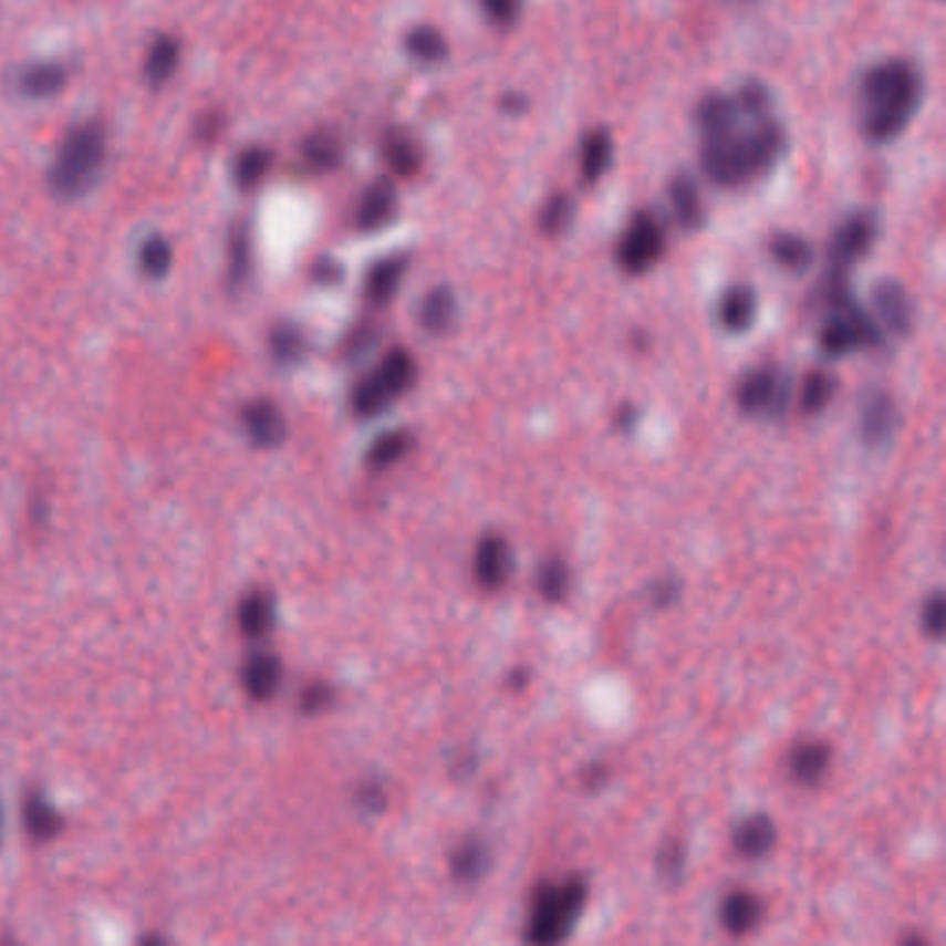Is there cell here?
<instances>
[{
	"label": "cell",
	"mask_w": 946,
	"mask_h": 946,
	"mask_svg": "<svg viewBox=\"0 0 946 946\" xmlns=\"http://www.w3.org/2000/svg\"><path fill=\"white\" fill-rule=\"evenodd\" d=\"M703 173L721 187H739L768 174L786 152V129L760 82L734 93H710L695 110Z\"/></svg>",
	"instance_id": "obj_1"
},
{
	"label": "cell",
	"mask_w": 946,
	"mask_h": 946,
	"mask_svg": "<svg viewBox=\"0 0 946 946\" xmlns=\"http://www.w3.org/2000/svg\"><path fill=\"white\" fill-rule=\"evenodd\" d=\"M924 80L907 60L893 58L874 63L860 80V126L874 145L898 139L923 102Z\"/></svg>",
	"instance_id": "obj_2"
},
{
	"label": "cell",
	"mask_w": 946,
	"mask_h": 946,
	"mask_svg": "<svg viewBox=\"0 0 946 946\" xmlns=\"http://www.w3.org/2000/svg\"><path fill=\"white\" fill-rule=\"evenodd\" d=\"M107 141L106 126L96 118H85L69 129L46 174L58 200L73 202L95 189L106 167Z\"/></svg>",
	"instance_id": "obj_3"
},
{
	"label": "cell",
	"mask_w": 946,
	"mask_h": 946,
	"mask_svg": "<svg viewBox=\"0 0 946 946\" xmlns=\"http://www.w3.org/2000/svg\"><path fill=\"white\" fill-rule=\"evenodd\" d=\"M589 901V884L581 876L540 885L532 898L527 935L537 945H554L572 934Z\"/></svg>",
	"instance_id": "obj_4"
},
{
	"label": "cell",
	"mask_w": 946,
	"mask_h": 946,
	"mask_svg": "<svg viewBox=\"0 0 946 946\" xmlns=\"http://www.w3.org/2000/svg\"><path fill=\"white\" fill-rule=\"evenodd\" d=\"M666 250V233L651 214L634 215L617 245L616 259L623 272L645 274L653 269Z\"/></svg>",
	"instance_id": "obj_5"
},
{
	"label": "cell",
	"mask_w": 946,
	"mask_h": 946,
	"mask_svg": "<svg viewBox=\"0 0 946 946\" xmlns=\"http://www.w3.org/2000/svg\"><path fill=\"white\" fill-rule=\"evenodd\" d=\"M790 398V377L773 366L750 370L736 388L738 407L747 415L780 416Z\"/></svg>",
	"instance_id": "obj_6"
},
{
	"label": "cell",
	"mask_w": 946,
	"mask_h": 946,
	"mask_svg": "<svg viewBox=\"0 0 946 946\" xmlns=\"http://www.w3.org/2000/svg\"><path fill=\"white\" fill-rule=\"evenodd\" d=\"M879 222L871 211H857L843 220L830 241V272L846 274V269L873 247Z\"/></svg>",
	"instance_id": "obj_7"
},
{
	"label": "cell",
	"mask_w": 946,
	"mask_h": 946,
	"mask_svg": "<svg viewBox=\"0 0 946 946\" xmlns=\"http://www.w3.org/2000/svg\"><path fill=\"white\" fill-rule=\"evenodd\" d=\"M241 426L248 440L259 449H274L285 443L289 426L283 410L267 398L248 402L241 409Z\"/></svg>",
	"instance_id": "obj_8"
},
{
	"label": "cell",
	"mask_w": 946,
	"mask_h": 946,
	"mask_svg": "<svg viewBox=\"0 0 946 946\" xmlns=\"http://www.w3.org/2000/svg\"><path fill=\"white\" fill-rule=\"evenodd\" d=\"M398 211V191L393 179L380 178L366 187L355 208V226L363 233H377L393 222Z\"/></svg>",
	"instance_id": "obj_9"
},
{
	"label": "cell",
	"mask_w": 946,
	"mask_h": 946,
	"mask_svg": "<svg viewBox=\"0 0 946 946\" xmlns=\"http://www.w3.org/2000/svg\"><path fill=\"white\" fill-rule=\"evenodd\" d=\"M407 270H409V259L402 253H391L385 258L375 259L364 274V300L374 308L388 305L404 285Z\"/></svg>",
	"instance_id": "obj_10"
},
{
	"label": "cell",
	"mask_w": 946,
	"mask_h": 946,
	"mask_svg": "<svg viewBox=\"0 0 946 946\" xmlns=\"http://www.w3.org/2000/svg\"><path fill=\"white\" fill-rule=\"evenodd\" d=\"M67 82L69 69L54 60L29 63L19 69L13 79L19 95L27 96L30 101H46L58 96L65 90Z\"/></svg>",
	"instance_id": "obj_11"
},
{
	"label": "cell",
	"mask_w": 946,
	"mask_h": 946,
	"mask_svg": "<svg viewBox=\"0 0 946 946\" xmlns=\"http://www.w3.org/2000/svg\"><path fill=\"white\" fill-rule=\"evenodd\" d=\"M898 410L890 394L873 391L863 399L860 410V435L869 446H884L895 435Z\"/></svg>",
	"instance_id": "obj_12"
},
{
	"label": "cell",
	"mask_w": 946,
	"mask_h": 946,
	"mask_svg": "<svg viewBox=\"0 0 946 946\" xmlns=\"http://www.w3.org/2000/svg\"><path fill=\"white\" fill-rule=\"evenodd\" d=\"M874 313L893 335H907L913 328V305L906 289L893 280L880 281L873 289Z\"/></svg>",
	"instance_id": "obj_13"
},
{
	"label": "cell",
	"mask_w": 946,
	"mask_h": 946,
	"mask_svg": "<svg viewBox=\"0 0 946 946\" xmlns=\"http://www.w3.org/2000/svg\"><path fill=\"white\" fill-rule=\"evenodd\" d=\"M474 570L482 589H501L512 570V553L507 540L499 534H488L482 538L476 549Z\"/></svg>",
	"instance_id": "obj_14"
},
{
	"label": "cell",
	"mask_w": 946,
	"mask_h": 946,
	"mask_svg": "<svg viewBox=\"0 0 946 946\" xmlns=\"http://www.w3.org/2000/svg\"><path fill=\"white\" fill-rule=\"evenodd\" d=\"M374 375L394 402L409 394L418 382V364L413 353L405 347H393L383 355Z\"/></svg>",
	"instance_id": "obj_15"
},
{
	"label": "cell",
	"mask_w": 946,
	"mask_h": 946,
	"mask_svg": "<svg viewBox=\"0 0 946 946\" xmlns=\"http://www.w3.org/2000/svg\"><path fill=\"white\" fill-rule=\"evenodd\" d=\"M777 838L779 834H777L773 819L766 813H756L744 819L734 829L732 845L739 856L745 860H760L773 851Z\"/></svg>",
	"instance_id": "obj_16"
},
{
	"label": "cell",
	"mask_w": 946,
	"mask_h": 946,
	"mask_svg": "<svg viewBox=\"0 0 946 946\" xmlns=\"http://www.w3.org/2000/svg\"><path fill=\"white\" fill-rule=\"evenodd\" d=\"M459 314V302L449 287H433L422 298L418 322L427 335H446L454 328Z\"/></svg>",
	"instance_id": "obj_17"
},
{
	"label": "cell",
	"mask_w": 946,
	"mask_h": 946,
	"mask_svg": "<svg viewBox=\"0 0 946 946\" xmlns=\"http://www.w3.org/2000/svg\"><path fill=\"white\" fill-rule=\"evenodd\" d=\"M832 762V750L824 741H802L791 750L790 775L797 784L818 786Z\"/></svg>",
	"instance_id": "obj_18"
},
{
	"label": "cell",
	"mask_w": 946,
	"mask_h": 946,
	"mask_svg": "<svg viewBox=\"0 0 946 946\" xmlns=\"http://www.w3.org/2000/svg\"><path fill=\"white\" fill-rule=\"evenodd\" d=\"M667 197L678 225L684 230H699L705 222V206L695 179L688 174H677L667 185Z\"/></svg>",
	"instance_id": "obj_19"
},
{
	"label": "cell",
	"mask_w": 946,
	"mask_h": 946,
	"mask_svg": "<svg viewBox=\"0 0 946 946\" xmlns=\"http://www.w3.org/2000/svg\"><path fill=\"white\" fill-rule=\"evenodd\" d=\"M763 906L758 896L749 891H732L723 898L719 907V921L728 934L745 935L762 921Z\"/></svg>",
	"instance_id": "obj_20"
},
{
	"label": "cell",
	"mask_w": 946,
	"mask_h": 946,
	"mask_svg": "<svg viewBox=\"0 0 946 946\" xmlns=\"http://www.w3.org/2000/svg\"><path fill=\"white\" fill-rule=\"evenodd\" d=\"M179 58H181L179 41L174 35H157L148 46L145 63H143L146 84L150 85L152 90H159L168 84L178 71Z\"/></svg>",
	"instance_id": "obj_21"
},
{
	"label": "cell",
	"mask_w": 946,
	"mask_h": 946,
	"mask_svg": "<svg viewBox=\"0 0 946 946\" xmlns=\"http://www.w3.org/2000/svg\"><path fill=\"white\" fill-rule=\"evenodd\" d=\"M253 274V237L247 222L233 226L228 237V283L241 291Z\"/></svg>",
	"instance_id": "obj_22"
},
{
	"label": "cell",
	"mask_w": 946,
	"mask_h": 946,
	"mask_svg": "<svg viewBox=\"0 0 946 946\" xmlns=\"http://www.w3.org/2000/svg\"><path fill=\"white\" fill-rule=\"evenodd\" d=\"M755 316L756 294L750 287H730L717 305V319L728 333H745L750 330Z\"/></svg>",
	"instance_id": "obj_23"
},
{
	"label": "cell",
	"mask_w": 946,
	"mask_h": 946,
	"mask_svg": "<svg viewBox=\"0 0 946 946\" xmlns=\"http://www.w3.org/2000/svg\"><path fill=\"white\" fill-rule=\"evenodd\" d=\"M612 159H614V141L609 129L597 128L586 134L579 154L581 176L584 181L590 185L597 184L611 168Z\"/></svg>",
	"instance_id": "obj_24"
},
{
	"label": "cell",
	"mask_w": 946,
	"mask_h": 946,
	"mask_svg": "<svg viewBox=\"0 0 946 946\" xmlns=\"http://www.w3.org/2000/svg\"><path fill=\"white\" fill-rule=\"evenodd\" d=\"M413 444H415L413 435L405 429H391V432L382 433L372 440L368 449H366L364 462L370 470H388V468L399 465L410 454Z\"/></svg>",
	"instance_id": "obj_25"
},
{
	"label": "cell",
	"mask_w": 946,
	"mask_h": 946,
	"mask_svg": "<svg viewBox=\"0 0 946 946\" xmlns=\"http://www.w3.org/2000/svg\"><path fill=\"white\" fill-rule=\"evenodd\" d=\"M24 829L35 841L56 838L63 829V818L41 791H32L24 799Z\"/></svg>",
	"instance_id": "obj_26"
},
{
	"label": "cell",
	"mask_w": 946,
	"mask_h": 946,
	"mask_svg": "<svg viewBox=\"0 0 946 946\" xmlns=\"http://www.w3.org/2000/svg\"><path fill=\"white\" fill-rule=\"evenodd\" d=\"M383 157L396 178H415L422 168V152L409 135L388 132L383 139Z\"/></svg>",
	"instance_id": "obj_27"
},
{
	"label": "cell",
	"mask_w": 946,
	"mask_h": 946,
	"mask_svg": "<svg viewBox=\"0 0 946 946\" xmlns=\"http://www.w3.org/2000/svg\"><path fill=\"white\" fill-rule=\"evenodd\" d=\"M308 336L302 328L292 322H280L269 335V353L280 366H294L302 363L308 353Z\"/></svg>",
	"instance_id": "obj_28"
},
{
	"label": "cell",
	"mask_w": 946,
	"mask_h": 946,
	"mask_svg": "<svg viewBox=\"0 0 946 946\" xmlns=\"http://www.w3.org/2000/svg\"><path fill=\"white\" fill-rule=\"evenodd\" d=\"M393 404V396L383 388L374 372L363 375L350 391V407L363 420L382 416Z\"/></svg>",
	"instance_id": "obj_29"
},
{
	"label": "cell",
	"mask_w": 946,
	"mask_h": 946,
	"mask_svg": "<svg viewBox=\"0 0 946 946\" xmlns=\"http://www.w3.org/2000/svg\"><path fill=\"white\" fill-rule=\"evenodd\" d=\"M281 664L274 655L259 653L245 666V686L253 699H269L280 686Z\"/></svg>",
	"instance_id": "obj_30"
},
{
	"label": "cell",
	"mask_w": 946,
	"mask_h": 946,
	"mask_svg": "<svg viewBox=\"0 0 946 946\" xmlns=\"http://www.w3.org/2000/svg\"><path fill=\"white\" fill-rule=\"evenodd\" d=\"M272 152L267 150L263 146H250L247 150H242L233 162V181L241 191H252L259 184L267 178L270 167H272Z\"/></svg>",
	"instance_id": "obj_31"
},
{
	"label": "cell",
	"mask_w": 946,
	"mask_h": 946,
	"mask_svg": "<svg viewBox=\"0 0 946 946\" xmlns=\"http://www.w3.org/2000/svg\"><path fill=\"white\" fill-rule=\"evenodd\" d=\"M174 248L163 236L146 237L137 250V269L146 280L159 281L170 272Z\"/></svg>",
	"instance_id": "obj_32"
},
{
	"label": "cell",
	"mask_w": 946,
	"mask_h": 946,
	"mask_svg": "<svg viewBox=\"0 0 946 946\" xmlns=\"http://www.w3.org/2000/svg\"><path fill=\"white\" fill-rule=\"evenodd\" d=\"M302 156L305 167L311 168L313 173H333L342 162L341 141L325 132L309 135L308 139L303 141Z\"/></svg>",
	"instance_id": "obj_33"
},
{
	"label": "cell",
	"mask_w": 946,
	"mask_h": 946,
	"mask_svg": "<svg viewBox=\"0 0 946 946\" xmlns=\"http://www.w3.org/2000/svg\"><path fill=\"white\" fill-rule=\"evenodd\" d=\"M769 253L782 269L804 272L813 263V248L796 233H779L769 242Z\"/></svg>",
	"instance_id": "obj_34"
},
{
	"label": "cell",
	"mask_w": 946,
	"mask_h": 946,
	"mask_svg": "<svg viewBox=\"0 0 946 946\" xmlns=\"http://www.w3.org/2000/svg\"><path fill=\"white\" fill-rule=\"evenodd\" d=\"M405 49L410 56L424 63L443 62L448 56V41L433 27H416L405 38Z\"/></svg>",
	"instance_id": "obj_35"
},
{
	"label": "cell",
	"mask_w": 946,
	"mask_h": 946,
	"mask_svg": "<svg viewBox=\"0 0 946 946\" xmlns=\"http://www.w3.org/2000/svg\"><path fill=\"white\" fill-rule=\"evenodd\" d=\"M272 620H274V611H272V601L269 595L256 592L242 601L239 609L242 633L248 636H261L269 631Z\"/></svg>",
	"instance_id": "obj_36"
},
{
	"label": "cell",
	"mask_w": 946,
	"mask_h": 946,
	"mask_svg": "<svg viewBox=\"0 0 946 946\" xmlns=\"http://www.w3.org/2000/svg\"><path fill=\"white\" fill-rule=\"evenodd\" d=\"M835 380L824 372H813L808 375L807 382L802 383L801 410L804 415H818L834 398Z\"/></svg>",
	"instance_id": "obj_37"
},
{
	"label": "cell",
	"mask_w": 946,
	"mask_h": 946,
	"mask_svg": "<svg viewBox=\"0 0 946 946\" xmlns=\"http://www.w3.org/2000/svg\"><path fill=\"white\" fill-rule=\"evenodd\" d=\"M573 214H575V204L572 197H568L564 193L553 195L548 202L543 204L540 217H538V228L545 236H559L562 231L572 225Z\"/></svg>",
	"instance_id": "obj_38"
},
{
	"label": "cell",
	"mask_w": 946,
	"mask_h": 946,
	"mask_svg": "<svg viewBox=\"0 0 946 946\" xmlns=\"http://www.w3.org/2000/svg\"><path fill=\"white\" fill-rule=\"evenodd\" d=\"M570 589V572L568 565L560 559H549L540 565L538 572V590L551 603L564 600Z\"/></svg>",
	"instance_id": "obj_39"
},
{
	"label": "cell",
	"mask_w": 946,
	"mask_h": 946,
	"mask_svg": "<svg viewBox=\"0 0 946 946\" xmlns=\"http://www.w3.org/2000/svg\"><path fill=\"white\" fill-rule=\"evenodd\" d=\"M487 849L481 843L474 841V843H466V845L460 846L459 851L455 852L451 867H454L457 879L468 882V880L479 879L487 867Z\"/></svg>",
	"instance_id": "obj_40"
},
{
	"label": "cell",
	"mask_w": 946,
	"mask_h": 946,
	"mask_svg": "<svg viewBox=\"0 0 946 946\" xmlns=\"http://www.w3.org/2000/svg\"><path fill=\"white\" fill-rule=\"evenodd\" d=\"M684 863H686V854H684L683 841H666L658 852V857H656V865H658V873L662 874V879L669 884H678L684 873Z\"/></svg>",
	"instance_id": "obj_41"
},
{
	"label": "cell",
	"mask_w": 946,
	"mask_h": 946,
	"mask_svg": "<svg viewBox=\"0 0 946 946\" xmlns=\"http://www.w3.org/2000/svg\"><path fill=\"white\" fill-rule=\"evenodd\" d=\"M380 335H382V331H380V328L374 322L366 320V322L355 325L347 333L346 342H344V350H346L347 357L358 358L368 355L377 346Z\"/></svg>",
	"instance_id": "obj_42"
},
{
	"label": "cell",
	"mask_w": 946,
	"mask_h": 946,
	"mask_svg": "<svg viewBox=\"0 0 946 946\" xmlns=\"http://www.w3.org/2000/svg\"><path fill=\"white\" fill-rule=\"evenodd\" d=\"M481 8L496 27L509 29L520 19L523 2L521 0H481Z\"/></svg>",
	"instance_id": "obj_43"
},
{
	"label": "cell",
	"mask_w": 946,
	"mask_h": 946,
	"mask_svg": "<svg viewBox=\"0 0 946 946\" xmlns=\"http://www.w3.org/2000/svg\"><path fill=\"white\" fill-rule=\"evenodd\" d=\"M945 606L943 594L932 595L924 605L923 625L929 638H940L945 633Z\"/></svg>",
	"instance_id": "obj_44"
},
{
	"label": "cell",
	"mask_w": 946,
	"mask_h": 946,
	"mask_svg": "<svg viewBox=\"0 0 946 946\" xmlns=\"http://www.w3.org/2000/svg\"><path fill=\"white\" fill-rule=\"evenodd\" d=\"M311 278L320 287H336L344 278V269L335 258H319L311 267Z\"/></svg>",
	"instance_id": "obj_45"
},
{
	"label": "cell",
	"mask_w": 946,
	"mask_h": 946,
	"mask_svg": "<svg viewBox=\"0 0 946 946\" xmlns=\"http://www.w3.org/2000/svg\"><path fill=\"white\" fill-rule=\"evenodd\" d=\"M225 128V118L217 112L204 113L202 117L198 118L195 126V134L198 141L202 143H214L219 137L220 132Z\"/></svg>",
	"instance_id": "obj_46"
},
{
	"label": "cell",
	"mask_w": 946,
	"mask_h": 946,
	"mask_svg": "<svg viewBox=\"0 0 946 946\" xmlns=\"http://www.w3.org/2000/svg\"><path fill=\"white\" fill-rule=\"evenodd\" d=\"M678 592H680V586L675 579H662L658 583L653 584L651 601H653V605L664 609V606L673 605L678 600Z\"/></svg>",
	"instance_id": "obj_47"
},
{
	"label": "cell",
	"mask_w": 946,
	"mask_h": 946,
	"mask_svg": "<svg viewBox=\"0 0 946 946\" xmlns=\"http://www.w3.org/2000/svg\"><path fill=\"white\" fill-rule=\"evenodd\" d=\"M331 699V689L324 684H313L302 694V710L316 711L324 708Z\"/></svg>",
	"instance_id": "obj_48"
},
{
	"label": "cell",
	"mask_w": 946,
	"mask_h": 946,
	"mask_svg": "<svg viewBox=\"0 0 946 946\" xmlns=\"http://www.w3.org/2000/svg\"><path fill=\"white\" fill-rule=\"evenodd\" d=\"M357 799L364 808H368V810H374L375 812V810H380L383 807L385 793H383L380 786H364L363 790L358 791Z\"/></svg>",
	"instance_id": "obj_49"
},
{
	"label": "cell",
	"mask_w": 946,
	"mask_h": 946,
	"mask_svg": "<svg viewBox=\"0 0 946 946\" xmlns=\"http://www.w3.org/2000/svg\"><path fill=\"white\" fill-rule=\"evenodd\" d=\"M501 107H503V112L509 113V115H521V113L527 110L526 95H521L518 91H510V93H507V95L501 98Z\"/></svg>",
	"instance_id": "obj_50"
},
{
	"label": "cell",
	"mask_w": 946,
	"mask_h": 946,
	"mask_svg": "<svg viewBox=\"0 0 946 946\" xmlns=\"http://www.w3.org/2000/svg\"><path fill=\"white\" fill-rule=\"evenodd\" d=\"M606 782V771L603 766H592V768L586 769V773H584V784L589 786V788H597V786H603Z\"/></svg>",
	"instance_id": "obj_51"
},
{
	"label": "cell",
	"mask_w": 946,
	"mask_h": 946,
	"mask_svg": "<svg viewBox=\"0 0 946 946\" xmlns=\"http://www.w3.org/2000/svg\"><path fill=\"white\" fill-rule=\"evenodd\" d=\"M617 426L622 427V429H631L634 426V422H636V409L633 407H623L620 410V415L616 418Z\"/></svg>",
	"instance_id": "obj_52"
},
{
	"label": "cell",
	"mask_w": 946,
	"mask_h": 946,
	"mask_svg": "<svg viewBox=\"0 0 946 946\" xmlns=\"http://www.w3.org/2000/svg\"><path fill=\"white\" fill-rule=\"evenodd\" d=\"M526 683H527V673L526 672H516L514 675H512V684H514V686H523V684H526Z\"/></svg>",
	"instance_id": "obj_53"
},
{
	"label": "cell",
	"mask_w": 946,
	"mask_h": 946,
	"mask_svg": "<svg viewBox=\"0 0 946 946\" xmlns=\"http://www.w3.org/2000/svg\"><path fill=\"white\" fill-rule=\"evenodd\" d=\"M0 829H2V807H0Z\"/></svg>",
	"instance_id": "obj_54"
}]
</instances>
